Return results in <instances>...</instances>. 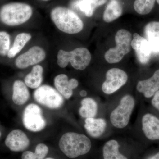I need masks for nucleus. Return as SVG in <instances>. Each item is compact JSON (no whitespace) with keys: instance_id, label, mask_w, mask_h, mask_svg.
<instances>
[{"instance_id":"nucleus-31","label":"nucleus","mask_w":159,"mask_h":159,"mask_svg":"<svg viewBox=\"0 0 159 159\" xmlns=\"http://www.w3.org/2000/svg\"><path fill=\"white\" fill-rule=\"evenodd\" d=\"M46 159H54L53 158L49 157V158H47Z\"/></svg>"},{"instance_id":"nucleus-10","label":"nucleus","mask_w":159,"mask_h":159,"mask_svg":"<svg viewBox=\"0 0 159 159\" xmlns=\"http://www.w3.org/2000/svg\"><path fill=\"white\" fill-rule=\"evenodd\" d=\"M45 57L46 53L43 49L38 46H34L16 58V66L19 69H25L40 62Z\"/></svg>"},{"instance_id":"nucleus-11","label":"nucleus","mask_w":159,"mask_h":159,"mask_svg":"<svg viewBox=\"0 0 159 159\" xmlns=\"http://www.w3.org/2000/svg\"><path fill=\"white\" fill-rule=\"evenodd\" d=\"M5 144L12 151L20 152L28 148L30 141L24 132L15 129L11 131L6 137Z\"/></svg>"},{"instance_id":"nucleus-30","label":"nucleus","mask_w":159,"mask_h":159,"mask_svg":"<svg viewBox=\"0 0 159 159\" xmlns=\"http://www.w3.org/2000/svg\"><path fill=\"white\" fill-rule=\"evenodd\" d=\"M80 95L81 97H85L87 95V92L84 90L81 91L80 92Z\"/></svg>"},{"instance_id":"nucleus-32","label":"nucleus","mask_w":159,"mask_h":159,"mask_svg":"<svg viewBox=\"0 0 159 159\" xmlns=\"http://www.w3.org/2000/svg\"><path fill=\"white\" fill-rule=\"evenodd\" d=\"M157 2L158 4L159 5V0H157Z\"/></svg>"},{"instance_id":"nucleus-21","label":"nucleus","mask_w":159,"mask_h":159,"mask_svg":"<svg viewBox=\"0 0 159 159\" xmlns=\"http://www.w3.org/2000/svg\"><path fill=\"white\" fill-rule=\"evenodd\" d=\"M43 69L42 66H34L31 73L25 77V81L26 85L33 89L39 87L43 81Z\"/></svg>"},{"instance_id":"nucleus-25","label":"nucleus","mask_w":159,"mask_h":159,"mask_svg":"<svg viewBox=\"0 0 159 159\" xmlns=\"http://www.w3.org/2000/svg\"><path fill=\"white\" fill-rule=\"evenodd\" d=\"M49 152L48 147L45 144L40 143L35 148L34 152H25L22 155V159H44Z\"/></svg>"},{"instance_id":"nucleus-27","label":"nucleus","mask_w":159,"mask_h":159,"mask_svg":"<svg viewBox=\"0 0 159 159\" xmlns=\"http://www.w3.org/2000/svg\"><path fill=\"white\" fill-rule=\"evenodd\" d=\"M10 35L5 31H0V55L5 56L10 50Z\"/></svg>"},{"instance_id":"nucleus-33","label":"nucleus","mask_w":159,"mask_h":159,"mask_svg":"<svg viewBox=\"0 0 159 159\" xmlns=\"http://www.w3.org/2000/svg\"><path fill=\"white\" fill-rule=\"evenodd\" d=\"M43 1H49V0H43Z\"/></svg>"},{"instance_id":"nucleus-4","label":"nucleus","mask_w":159,"mask_h":159,"mask_svg":"<svg viewBox=\"0 0 159 159\" xmlns=\"http://www.w3.org/2000/svg\"><path fill=\"white\" fill-rule=\"evenodd\" d=\"M57 58V64L60 67L65 68L70 62L74 69L83 70L90 62L91 55L87 49L80 48L71 51L59 50Z\"/></svg>"},{"instance_id":"nucleus-17","label":"nucleus","mask_w":159,"mask_h":159,"mask_svg":"<svg viewBox=\"0 0 159 159\" xmlns=\"http://www.w3.org/2000/svg\"><path fill=\"white\" fill-rule=\"evenodd\" d=\"M84 128L88 133L93 138L100 136L103 133L106 128L107 123L104 119L86 118Z\"/></svg>"},{"instance_id":"nucleus-9","label":"nucleus","mask_w":159,"mask_h":159,"mask_svg":"<svg viewBox=\"0 0 159 159\" xmlns=\"http://www.w3.org/2000/svg\"><path fill=\"white\" fill-rule=\"evenodd\" d=\"M128 76L125 72L118 68L109 70L106 79L102 84V90L106 94H111L119 89L126 83Z\"/></svg>"},{"instance_id":"nucleus-1","label":"nucleus","mask_w":159,"mask_h":159,"mask_svg":"<svg viewBox=\"0 0 159 159\" xmlns=\"http://www.w3.org/2000/svg\"><path fill=\"white\" fill-rule=\"evenodd\" d=\"M61 150L70 158L86 154L90 150L92 143L86 136L74 132L63 135L59 142Z\"/></svg>"},{"instance_id":"nucleus-19","label":"nucleus","mask_w":159,"mask_h":159,"mask_svg":"<svg viewBox=\"0 0 159 159\" xmlns=\"http://www.w3.org/2000/svg\"><path fill=\"white\" fill-rule=\"evenodd\" d=\"M107 0H78L73 4L74 7L79 9L88 17H91L95 9L106 2Z\"/></svg>"},{"instance_id":"nucleus-29","label":"nucleus","mask_w":159,"mask_h":159,"mask_svg":"<svg viewBox=\"0 0 159 159\" xmlns=\"http://www.w3.org/2000/svg\"><path fill=\"white\" fill-rule=\"evenodd\" d=\"M147 159H159V152L152 156L149 157Z\"/></svg>"},{"instance_id":"nucleus-34","label":"nucleus","mask_w":159,"mask_h":159,"mask_svg":"<svg viewBox=\"0 0 159 159\" xmlns=\"http://www.w3.org/2000/svg\"><path fill=\"white\" fill-rule=\"evenodd\" d=\"M1 136V132H0V137Z\"/></svg>"},{"instance_id":"nucleus-16","label":"nucleus","mask_w":159,"mask_h":159,"mask_svg":"<svg viewBox=\"0 0 159 159\" xmlns=\"http://www.w3.org/2000/svg\"><path fill=\"white\" fill-rule=\"evenodd\" d=\"M146 39L152 52L159 53V22H151L145 28Z\"/></svg>"},{"instance_id":"nucleus-2","label":"nucleus","mask_w":159,"mask_h":159,"mask_svg":"<svg viewBox=\"0 0 159 159\" xmlns=\"http://www.w3.org/2000/svg\"><path fill=\"white\" fill-rule=\"evenodd\" d=\"M51 16L56 27L65 33L76 34L83 29L82 20L75 12L68 8L56 7L51 11Z\"/></svg>"},{"instance_id":"nucleus-5","label":"nucleus","mask_w":159,"mask_h":159,"mask_svg":"<svg viewBox=\"0 0 159 159\" xmlns=\"http://www.w3.org/2000/svg\"><path fill=\"white\" fill-rule=\"evenodd\" d=\"M115 40L116 48L110 49L104 55L106 60L110 63L119 62L125 54L129 53L132 37L129 31L121 29L117 32Z\"/></svg>"},{"instance_id":"nucleus-24","label":"nucleus","mask_w":159,"mask_h":159,"mask_svg":"<svg viewBox=\"0 0 159 159\" xmlns=\"http://www.w3.org/2000/svg\"><path fill=\"white\" fill-rule=\"evenodd\" d=\"M31 36L29 33H22L18 34L15 39L13 46L10 49L7 56L12 58L22 50L26 44L31 39Z\"/></svg>"},{"instance_id":"nucleus-26","label":"nucleus","mask_w":159,"mask_h":159,"mask_svg":"<svg viewBox=\"0 0 159 159\" xmlns=\"http://www.w3.org/2000/svg\"><path fill=\"white\" fill-rule=\"evenodd\" d=\"M156 0H136L134 3L135 10L139 14H148L153 9Z\"/></svg>"},{"instance_id":"nucleus-18","label":"nucleus","mask_w":159,"mask_h":159,"mask_svg":"<svg viewBox=\"0 0 159 159\" xmlns=\"http://www.w3.org/2000/svg\"><path fill=\"white\" fill-rule=\"evenodd\" d=\"M29 92L23 81L17 80L13 85L12 99L15 104L21 105L25 103L29 98Z\"/></svg>"},{"instance_id":"nucleus-6","label":"nucleus","mask_w":159,"mask_h":159,"mask_svg":"<svg viewBox=\"0 0 159 159\" xmlns=\"http://www.w3.org/2000/svg\"><path fill=\"white\" fill-rule=\"evenodd\" d=\"M135 101L133 97L125 95L121 99L119 105L112 111L110 120L112 124L118 128H123L128 125L133 111Z\"/></svg>"},{"instance_id":"nucleus-22","label":"nucleus","mask_w":159,"mask_h":159,"mask_svg":"<svg viewBox=\"0 0 159 159\" xmlns=\"http://www.w3.org/2000/svg\"><path fill=\"white\" fill-rule=\"evenodd\" d=\"M119 143L116 140L107 142L102 148L104 159H128L119 152Z\"/></svg>"},{"instance_id":"nucleus-14","label":"nucleus","mask_w":159,"mask_h":159,"mask_svg":"<svg viewBox=\"0 0 159 159\" xmlns=\"http://www.w3.org/2000/svg\"><path fill=\"white\" fill-rule=\"evenodd\" d=\"M142 130L149 140H159V119L150 114H145L142 119Z\"/></svg>"},{"instance_id":"nucleus-20","label":"nucleus","mask_w":159,"mask_h":159,"mask_svg":"<svg viewBox=\"0 0 159 159\" xmlns=\"http://www.w3.org/2000/svg\"><path fill=\"white\" fill-rule=\"evenodd\" d=\"M122 13V6L119 1L111 0L104 11L103 20L106 22H111L120 17Z\"/></svg>"},{"instance_id":"nucleus-8","label":"nucleus","mask_w":159,"mask_h":159,"mask_svg":"<svg viewBox=\"0 0 159 159\" xmlns=\"http://www.w3.org/2000/svg\"><path fill=\"white\" fill-rule=\"evenodd\" d=\"M22 120L25 127L34 132L43 130L47 125L41 109L34 103H31L26 107L23 112Z\"/></svg>"},{"instance_id":"nucleus-7","label":"nucleus","mask_w":159,"mask_h":159,"mask_svg":"<svg viewBox=\"0 0 159 159\" xmlns=\"http://www.w3.org/2000/svg\"><path fill=\"white\" fill-rule=\"evenodd\" d=\"M33 97L36 102L50 109H57L62 106L63 98L58 91L50 86L43 85L34 91Z\"/></svg>"},{"instance_id":"nucleus-13","label":"nucleus","mask_w":159,"mask_h":159,"mask_svg":"<svg viewBox=\"0 0 159 159\" xmlns=\"http://www.w3.org/2000/svg\"><path fill=\"white\" fill-rule=\"evenodd\" d=\"M54 84L57 91L66 99L70 98L73 93V90L78 86L77 80L72 78L69 80L66 74L57 75L54 80Z\"/></svg>"},{"instance_id":"nucleus-12","label":"nucleus","mask_w":159,"mask_h":159,"mask_svg":"<svg viewBox=\"0 0 159 159\" xmlns=\"http://www.w3.org/2000/svg\"><path fill=\"white\" fill-rule=\"evenodd\" d=\"M131 47L135 51L139 61L142 64H147L152 52L147 39L139 34L134 33L131 42Z\"/></svg>"},{"instance_id":"nucleus-28","label":"nucleus","mask_w":159,"mask_h":159,"mask_svg":"<svg viewBox=\"0 0 159 159\" xmlns=\"http://www.w3.org/2000/svg\"><path fill=\"white\" fill-rule=\"evenodd\" d=\"M152 104L159 111V90L154 95L153 99L152 100Z\"/></svg>"},{"instance_id":"nucleus-15","label":"nucleus","mask_w":159,"mask_h":159,"mask_svg":"<svg viewBox=\"0 0 159 159\" xmlns=\"http://www.w3.org/2000/svg\"><path fill=\"white\" fill-rule=\"evenodd\" d=\"M137 89L144 94L146 98H150L154 96L159 90V70L156 71L149 79L139 81Z\"/></svg>"},{"instance_id":"nucleus-23","label":"nucleus","mask_w":159,"mask_h":159,"mask_svg":"<svg viewBox=\"0 0 159 159\" xmlns=\"http://www.w3.org/2000/svg\"><path fill=\"white\" fill-rule=\"evenodd\" d=\"M79 114L83 118H94L97 115L98 106L97 102L91 98H86L81 102Z\"/></svg>"},{"instance_id":"nucleus-3","label":"nucleus","mask_w":159,"mask_h":159,"mask_svg":"<svg viewBox=\"0 0 159 159\" xmlns=\"http://www.w3.org/2000/svg\"><path fill=\"white\" fill-rule=\"evenodd\" d=\"M32 14V8L27 4L9 3L0 9V20L7 25H19L29 20Z\"/></svg>"}]
</instances>
